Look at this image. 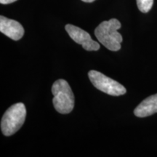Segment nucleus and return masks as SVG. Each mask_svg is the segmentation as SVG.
<instances>
[{"label":"nucleus","instance_id":"nucleus-8","mask_svg":"<svg viewBox=\"0 0 157 157\" xmlns=\"http://www.w3.org/2000/svg\"><path fill=\"white\" fill-rule=\"evenodd\" d=\"M139 10L143 13H146L152 8L154 0H136Z\"/></svg>","mask_w":157,"mask_h":157},{"label":"nucleus","instance_id":"nucleus-5","mask_svg":"<svg viewBox=\"0 0 157 157\" xmlns=\"http://www.w3.org/2000/svg\"><path fill=\"white\" fill-rule=\"evenodd\" d=\"M65 29L71 38L77 44H81L84 50L97 51L100 49V44L93 40L91 36L83 29L71 24H67Z\"/></svg>","mask_w":157,"mask_h":157},{"label":"nucleus","instance_id":"nucleus-4","mask_svg":"<svg viewBox=\"0 0 157 157\" xmlns=\"http://www.w3.org/2000/svg\"><path fill=\"white\" fill-rule=\"evenodd\" d=\"M88 76L94 87L108 95L119 96L127 93L126 88L120 83L108 77L101 72L92 70L89 71Z\"/></svg>","mask_w":157,"mask_h":157},{"label":"nucleus","instance_id":"nucleus-6","mask_svg":"<svg viewBox=\"0 0 157 157\" xmlns=\"http://www.w3.org/2000/svg\"><path fill=\"white\" fill-rule=\"evenodd\" d=\"M0 31L15 41L21 39L24 34V29L21 23L2 15L0 16Z\"/></svg>","mask_w":157,"mask_h":157},{"label":"nucleus","instance_id":"nucleus-9","mask_svg":"<svg viewBox=\"0 0 157 157\" xmlns=\"http://www.w3.org/2000/svg\"><path fill=\"white\" fill-rule=\"evenodd\" d=\"M16 1L17 0H0V3L2 5H7V4H11Z\"/></svg>","mask_w":157,"mask_h":157},{"label":"nucleus","instance_id":"nucleus-7","mask_svg":"<svg viewBox=\"0 0 157 157\" xmlns=\"http://www.w3.org/2000/svg\"><path fill=\"white\" fill-rule=\"evenodd\" d=\"M157 113V94L149 96L139 104L134 110L137 117H146Z\"/></svg>","mask_w":157,"mask_h":157},{"label":"nucleus","instance_id":"nucleus-3","mask_svg":"<svg viewBox=\"0 0 157 157\" xmlns=\"http://www.w3.org/2000/svg\"><path fill=\"white\" fill-rule=\"evenodd\" d=\"M26 109L22 103L14 104L6 111L1 121L2 132L5 136H11L17 132L25 122Z\"/></svg>","mask_w":157,"mask_h":157},{"label":"nucleus","instance_id":"nucleus-2","mask_svg":"<svg viewBox=\"0 0 157 157\" xmlns=\"http://www.w3.org/2000/svg\"><path fill=\"white\" fill-rule=\"evenodd\" d=\"M52 100L55 109L58 113L66 114L71 112L74 107V95L71 88L66 80H57L52 87Z\"/></svg>","mask_w":157,"mask_h":157},{"label":"nucleus","instance_id":"nucleus-1","mask_svg":"<svg viewBox=\"0 0 157 157\" xmlns=\"http://www.w3.org/2000/svg\"><path fill=\"white\" fill-rule=\"evenodd\" d=\"M121 25V23L116 18L103 21L95 29L96 38L108 50L114 52L119 50L123 39L117 30Z\"/></svg>","mask_w":157,"mask_h":157},{"label":"nucleus","instance_id":"nucleus-10","mask_svg":"<svg viewBox=\"0 0 157 157\" xmlns=\"http://www.w3.org/2000/svg\"><path fill=\"white\" fill-rule=\"evenodd\" d=\"M82 1L84 2L90 3V2H94V1H95V0H82Z\"/></svg>","mask_w":157,"mask_h":157}]
</instances>
